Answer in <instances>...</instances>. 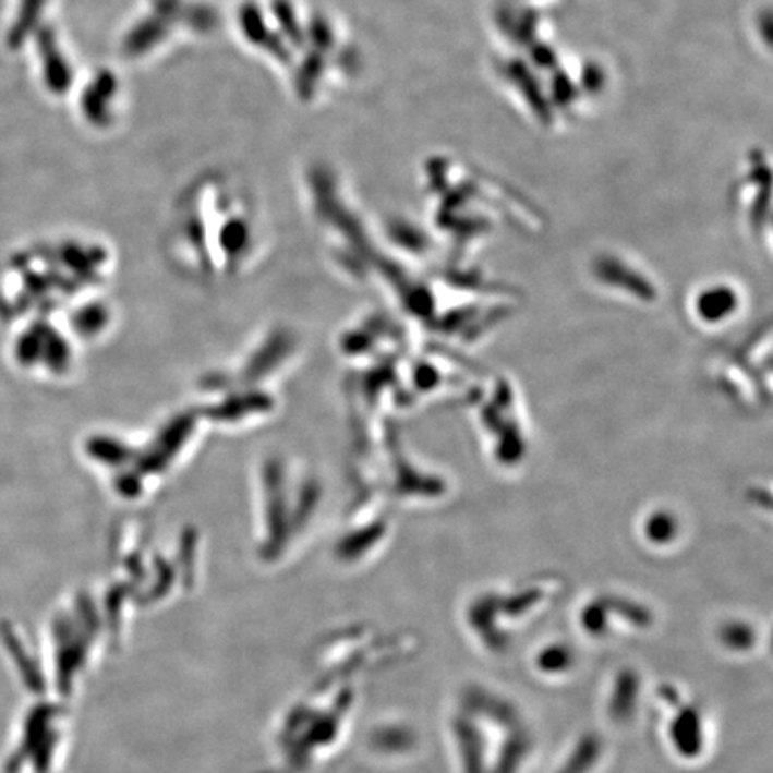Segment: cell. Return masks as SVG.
Listing matches in <instances>:
<instances>
[{
    "label": "cell",
    "instance_id": "6da1fadb",
    "mask_svg": "<svg viewBox=\"0 0 773 773\" xmlns=\"http://www.w3.org/2000/svg\"><path fill=\"white\" fill-rule=\"evenodd\" d=\"M459 773H523L535 738L512 700L482 684L460 691L448 724Z\"/></svg>",
    "mask_w": 773,
    "mask_h": 773
},
{
    "label": "cell",
    "instance_id": "7a4b0ae2",
    "mask_svg": "<svg viewBox=\"0 0 773 773\" xmlns=\"http://www.w3.org/2000/svg\"><path fill=\"white\" fill-rule=\"evenodd\" d=\"M657 703L664 714V741L669 752L684 763H695L705 756L709 747L708 718L702 708L677 686H661Z\"/></svg>",
    "mask_w": 773,
    "mask_h": 773
},
{
    "label": "cell",
    "instance_id": "3957f363",
    "mask_svg": "<svg viewBox=\"0 0 773 773\" xmlns=\"http://www.w3.org/2000/svg\"><path fill=\"white\" fill-rule=\"evenodd\" d=\"M655 625V616L644 605L627 599L589 600L579 614V627L591 639L613 638L616 633H643Z\"/></svg>",
    "mask_w": 773,
    "mask_h": 773
},
{
    "label": "cell",
    "instance_id": "277c9868",
    "mask_svg": "<svg viewBox=\"0 0 773 773\" xmlns=\"http://www.w3.org/2000/svg\"><path fill=\"white\" fill-rule=\"evenodd\" d=\"M641 677L633 668L616 672L607 693V716L613 724L627 725L636 718L641 705Z\"/></svg>",
    "mask_w": 773,
    "mask_h": 773
},
{
    "label": "cell",
    "instance_id": "5b68a950",
    "mask_svg": "<svg viewBox=\"0 0 773 773\" xmlns=\"http://www.w3.org/2000/svg\"><path fill=\"white\" fill-rule=\"evenodd\" d=\"M604 756V739L596 733H584L564 753L554 773H596Z\"/></svg>",
    "mask_w": 773,
    "mask_h": 773
},
{
    "label": "cell",
    "instance_id": "8992f818",
    "mask_svg": "<svg viewBox=\"0 0 773 773\" xmlns=\"http://www.w3.org/2000/svg\"><path fill=\"white\" fill-rule=\"evenodd\" d=\"M716 639L727 654L749 655L758 649V627L745 618H727L718 625Z\"/></svg>",
    "mask_w": 773,
    "mask_h": 773
},
{
    "label": "cell",
    "instance_id": "52a82bcc",
    "mask_svg": "<svg viewBox=\"0 0 773 773\" xmlns=\"http://www.w3.org/2000/svg\"><path fill=\"white\" fill-rule=\"evenodd\" d=\"M577 666V652L566 641H552L541 647L534 655V669L548 679L569 675Z\"/></svg>",
    "mask_w": 773,
    "mask_h": 773
}]
</instances>
